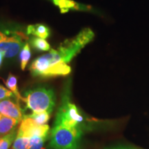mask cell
I'll list each match as a JSON object with an SVG mask.
<instances>
[{"instance_id":"cell-15","label":"cell","mask_w":149,"mask_h":149,"mask_svg":"<svg viewBox=\"0 0 149 149\" xmlns=\"http://www.w3.org/2000/svg\"><path fill=\"white\" fill-rule=\"evenodd\" d=\"M17 134V132L16 128H15L12 132L2 137V139L0 140V149H9L12 143L15 139Z\"/></svg>"},{"instance_id":"cell-17","label":"cell","mask_w":149,"mask_h":149,"mask_svg":"<svg viewBox=\"0 0 149 149\" xmlns=\"http://www.w3.org/2000/svg\"><path fill=\"white\" fill-rule=\"evenodd\" d=\"M29 137L17 135L10 149H29L30 146Z\"/></svg>"},{"instance_id":"cell-13","label":"cell","mask_w":149,"mask_h":149,"mask_svg":"<svg viewBox=\"0 0 149 149\" xmlns=\"http://www.w3.org/2000/svg\"><path fill=\"white\" fill-rule=\"evenodd\" d=\"M30 43L35 49L40 51H49L51 46L46 40L37 37H33L30 39Z\"/></svg>"},{"instance_id":"cell-7","label":"cell","mask_w":149,"mask_h":149,"mask_svg":"<svg viewBox=\"0 0 149 149\" xmlns=\"http://www.w3.org/2000/svg\"><path fill=\"white\" fill-rule=\"evenodd\" d=\"M49 130L50 128L48 125H40L29 115H24L19 127L17 135L29 138L37 136L48 139Z\"/></svg>"},{"instance_id":"cell-25","label":"cell","mask_w":149,"mask_h":149,"mask_svg":"<svg viewBox=\"0 0 149 149\" xmlns=\"http://www.w3.org/2000/svg\"><path fill=\"white\" fill-rule=\"evenodd\" d=\"M52 1H53V0H52Z\"/></svg>"},{"instance_id":"cell-10","label":"cell","mask_w":149,"mask_h":149,"mask_svg":"<svg viewBox=\"0 0 149 149\" xmlns=\"http://www.w3.org/2000/svg\"><path fill=\"white\" fill-rule=\"evenodd\" d=\"M26 34L46 40L50 36L51 31H50L49 28L44 24H33V25H29L27 27Z\"/></svg>"},{"instance_id":"cell-6","label":"cell","mask_w":149,"mask_h":149,"mask_svg":"<svg viewBox=\"0 0 149 149\" xmlns=\"http://www.w3.org/2000/svg\"><path fill=\"white\" fill-rule=\"evenodd\" d=\"M27 40L25 33L17 29H12L0 42V51L6 59H14L21 52Z\"/></svg>"},{"instance_id":"cell-9","label":"cell","mask_w":149,"mask_h":149,"mask_svg":"<svg viewBox=\"0 0 149 149\" xmlns=\"http://www.w3.org/2000/svg\"><path fill=\"white\" fill-rule=\"evenodd\" d=\"M53 2L60 10L61 13H66L69 10H91V7L80 4L73 0H53Z\"/></svg>"},{"instance_id":"cell-24","label":"cell","mask_w":149,"mask_h":149,"mask_svg":"<svg viewBox=\"0 0 149 149\" xmlns=\"http://www.w3.org/2000/svg\"><path fill=\"white\" fill-rule=\"evenodd\" d=\"M1 139H2V137H1V136H0V140H1Z\"/></svg>"},{"instance_id":"cell-4","label":"cell","mask_w":149,"mask_h":149,"mask_svg":"<svg viewBox=\"0 0 149 149\" xmlns=\"http://www.w3.org/2000/svg\"><path fill=\"white\" fill-rule=\"evenodd\" d=\"M94 33L89 28L81 30L75 37L66 39L61 43L57 51L67 64L81 51L84 46L94 38Z\"/></svg>"},{"instance_id":"cell-3","label":"cell","mask_w":149,"mask_h":149,"mask_svg":"<svg viewBox=\"0 0 149 149\" xmlns=\"http://www.w3.org/2000/svg\"><path fill=\"white\" fill-rule=\"evenodd\" d=\"M81 135V128H69L55 125L51 133L49 148L79 149Z\"/></svg>"},{"instance_id":"cell-2","label":"cell","mask_w":149,"mask_h":149,"mask_svg":"<svg viewBox=\"0 0 149 149\" xmlns=\"http://www.w3.org/2000/svg\"><path fill=\"white\" fill-rule=\"evenodd\" d=\"M26 108L33 112L46 111L51 113L55 106V95L52 89L39 87L27 91L22 97Z\"/></svg>"},{"instance_id":"cell-20","label":"cell","mask_w":149,"mask_h":149,"mask_svg":"<svg viewBox=\"0 0 149 149\" xmlns=\"http://www.w3.org/2000/svg\"><path fill=\"white\" fill-rule=\"evenodd\" d=\"M11 30H12L11 29H7V28L1 26H0V42H1V40L4 38L7 35H8L9 33H10Z\"/></svg>"},{"instance_id":"cell-5","label":"cell","mask_w":149,"mask_h":149,"mask_svg":"<svg viewBox=\"0 0 149 149\" xmlns=\"http://www.w3.org/2000/svg\"><path fill=\"white\" fill-rule=\"evenodd\" d=\"M84 121L75 104L70 102L69 93L65 91L63 94L62 101L56 115L55 125H61L69 128H81L79 124Z\"/></svg>"},{"instance_id":"cell-1","label":"cell","mask_w":149,"mask_h":149,"mask_svg":"<svg viewBox=\"0 0 149 149\" xmlns=\"http://www.w3.org/2000/svg\"><path fill=\"white\" fill-rule=\"evenodd\" d=\"M29 70L33 76L42 78L66 76L71 72L70 66L55 49H51L48 53L35 59Z\"/></svg>"},{"instance_id":"cell-16","label":"cell","mask_w":149,"mask_h":149,"mask_svg":"<svg viewBox=\"0 0 149 149\" xmlns=\"http://www.w3.org/2000/svg\"><path fill=\"white\" fill-rule=\"evenodd\" d=\"M29 116L33 118L40 125H44L49 121L51 113L46 111L40 112V113L33 112L32 114L29 115Z\"/></svg>"},{"instance_id":"cell-23","label":"cell","mask_w":149,"mask_h":149,"mask_svg":"<svg viewBox=\"0 0 149 149\" xmlns=\"http://www.w3.org/2000/svg\"><path fill=\"white\" fill-rule=\"evenodd\" d=\"M1 117H2V115L0 114V119H1Z\"/></svg>"},{"instance_id":"cell-21","label":"cell","mask_w":149,"mask_h":149,"mask_svg":"<svg viewBox=\"0 0 149 149\" xmlns=\"http://www.w3.org/2000/svg\"><path fill=\"white\" fill-rule=\"evenodd\" d=\"M104 149H136V148H132V147L119 146L110 147V148H104Z\"/></svg>"},{"instance_id":"cell-22","label":"cell","mask_w":149,"mask_h":149,"mask_svg":"<svg viewBox=\"0 0 149 149\" xmlns=\"http://www.w3.org/2000/svg\"><path fill=\"white\" fill-rule=\"evenodd\" d=\"M3 58H4V57H3V54L1 53V51H0V67H1V64H2Z\"/></svg>"},{"instance_id":"cell-12","label":"cell","mask_w":149,"mask_h":149,"mask_svg":"<svg viewBox=\"0 0 149 149\" xmlns=\"http://www.w3.org/2000/svg\"><path fill=\"white\" fill-rule=\"evenodd\" d=\"M5 84L7 88L14 94L15 97H16L17 102H19V100H22V97L18 91L17 79L15 76L11 73L9 74L8 77H7V79L6 80Z\"/></svg>"},{"instance_id":"cell-11","label":"cell","mask_w":149,"mask_h":149,"mask_svg":"<svg viewBox=\"0 0 149 149\" xmlns=\"http://www.w3.org/2000/svg\"><path fill=\"white\" fill-rule=\"evenodd\" d=\"M18 123L17 120L3 115L0 119V136L3 137L12 132L15 128H16Z\"/></svg>"},{"instance_id":"cell-8","label":"cell","mask_w":149,"mask_h":149,"mask_svg":"<svg viewBox=\"0 0 149 149\" xmlns=\"http://www.w3.org/2000/svg\"><path fill=\"white\" fill-rule=\"evenodd\" d=\"M0 114L13 118L19 122H22L24 117L22 110L19 105V102L15 103L12 100L8 98L0 100Z\"/></svg>"},{"instance_id":"cell-14","label":"cell","mask_w":149,"mask_h":149,"mask_svg":"<svg viewBox=\"0 0 149 149\" xmlns=\"http://www.w3.org/2000/svg\"><path fill=\"white\" fill-rule=\"evenodd\" d=\"M31 48H30L29 44L26 43L22 49L19 54L20 66H21L22 70H24L26 67L28 63H29L30 59H31Z\"/></svg>"},{"instance_id":"cell-18","label":"cell","mask_w":149,"mask_h":149,"mask_svg":"<svg viewBox=\"0 0 149 149\" xmlns=\"http://www.w3.org/2000/svg\"><path fill=\"white\" fill-rule=\"evenodd\" d=\"M47 139L40 137H33L30 139V146L29 149H43L44 143Z\"/></svg>"},{"instance_id":"cell-19","label":"cell","mask_w":149,"mask_h":149,"mask_svg":"<svg viewBox=\"0 0 149 149\" xmlns=\"http://www.w3.org/2000/svg\"><path fill=\"white\" fill-rule=\"evenodd\" d=\"M11 97H15L13 93L4 86L0 85V100H5Z\"/></svg>"}]
</instances>
